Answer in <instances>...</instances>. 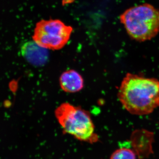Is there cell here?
I'll return each instance as SVG.
<instances>
[{"label":"cell","mask_w":159,"mask_h":159,"mask_svg":"<svg viewBox=\"0 0 159 159\" xmlns=\"http://www.w3.org/2000/svg\"><path fill=\"white\" fill-rule=\"evenodd\" d=\"M118 97L129 113L137 116L151 114L159 107V80L128 73L121 82Z\"/></svg>","instance_id":"1"},{"label":"cell","mask_w":159,"mask_h":159,"mask_svg":"<svg viewBox=\"0 0 159 159\" xmlns=\"http://www.w3.org/2000/svg\"><path fill=\"white\" fill-rule=\"evenodd\" d=\"M119 19L129 36L137 41L150 40L159 33V9L150 4L129 8Z\"/></svg>","instance_id":"2"},{"label":"cell","mask_w":159,"mask_h":159,"mask_svg":"<svg viewBox=\"0 0 159 159\" xmlns=\"http://www.w3.org/2000/svg\"><path fill=\"white\" fill-rule=\"evenodd\" d=\"M55 116L65 133L82 142L93 143L98 140L95 126L88 112L64 102L57 107Z\"/></svg>","instance_id":"3"},{"label":"cell","mask_w":159,"mask_h":159,"mask_svg":"<svg viewBox=\"0 0 159 159\" xmlns=\"http://www.w3.org/2000/svg\"><path fill=\"white\" fill-rule=\"evenodd\" d=\"M73 30L60 20H43L36 24L32 38L45 48L59 50L66 44Z\"/></svg>","instance_id":"4"},{"label":"cell","mask_w":159,"mask_h":159,"mask_svg":"<svg viewBox=\"0 0 159 159\" xmlns=\"http://www.w3.org/2000/svg\"><path fill=\"white\" fill-rule=\"evenodd\" d=\"M21 53L24 58L32 65L41 66L45 64L48 59V52L34 41L27 42L21 47Z\"/></svg>","instance_id":"5"},{"label":"cell","mask_w":159,"mask_h":159,"mask_svg":"<svg viewBox=\"0 0 159 159\" xmlns=\"http://www.w3.org/2000/svg\"><path fill=\"white\" fill-rule=\"evenodd\" d=\"M59 81L61 88L66 93H77L84 87L82 76L74 70H69L62 73Z\"/></svg>","instance_id":"6"},{"label":"cell","mask_w":159,"mask_h":159,"mask_svg":"<svg viewBox=\"0 0 159 159\" xmlns=\"http://www.w3.org/2000/svg\"><path fill=\"white\" fill-rule=\"evenodd\" d=\"M110 159H136V154L133 149L126 148H120L112 154Z\"/></svg>","instance_id":"7"}]
</instances>
